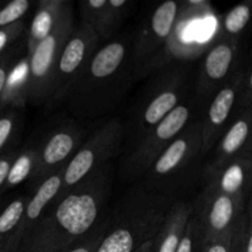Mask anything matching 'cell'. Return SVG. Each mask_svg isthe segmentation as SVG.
<instances>
[{
    "label": "cell",
    "instance_id": "cell-5",
    "mask_svg": "<svg viewBox=\"0 0 252 252\" xmlns=\"http://www.w3.org/2000/svg\"><path fill=\"white\" fill-rule=\"evenodd\" d=\"M218 17L206 0L181 1L179 15L166 43L150 63L145 76L171 63H191L217 41Z\"/></svg>",
    "mask_w": 252,
    "mask_h": 252
},
{
    "label": "cell",
    "instance_id": "cell-24",
    "mask_svg": "<svg viewBox=\"0 0 252 252\" xmlns=\"http://www.w3.org/2000/svg\"><path fill=\"white\" fill-rule=\"evenodd\" d=\"M37 157H38L37 140H31L24 148H19L16 158L12 161L9 175H7L5 192L20 186L31 179L32 174L36 169Z\"/></svg>",
    "mask_w": 252,
    "mask_h": 252
},
{
    "label": "cell",
    "instance_id": "cell-33",
    "mask_svg": "<svg viewBox=\"0 0 252 252\" xmlns=\"http://www.w3.org/2000/svg\"><path fill=\"white\" fill-rule=\"evenodd\" d=\"M19 148H12L9 152L0 155V196L5 193V185H6L7 175H9L10 167H11L12 161L16 158Z\"/></svg>",
    "mask_w": 252,
    "mask_h": 252
},
{
    "label": "cell",
    "instance_id": "cell-6",
    "mask_svg": "<svg viewBox=\"0 0 252 252\" xmlns=\"http://www.w3.org/2000/svg\"><path fill=\"white\" fill-rule=\"evenodd\" d=\"M202 158V123L198 116L170 143L137 185L176 199L177 192L196 175Z\"/></svg>",
    "mask_w": 252,
    "mask_h": 252
},
{
    "label": "cell",
    "instance_id": "cell-19",
    "mask_svg": "<svg viewBox=\"0 0 252 252\" xmlns=\"http://www.w3.org/2000/svg\"><path fill=\"white\" fill-rule=\"evenodd\" d=\"M192 211V202L175 201L166 213L159 231L153 239L152 252H176Z\"/></svg>",
    "mask_w": 252,
    "mask_h": 252
},
{
    "label": "cell",
    "instance_id": "cell-27",
    "mask_svg": "<svg viewBox=\"0 0 252 252\" xmlns=\"http://www.w3.org/2000/svg\"><path fill=\"white\" fill-rule=\"evenodd\" d=\"M231 252H252V221L250 202L231 229Z\"/></svg>",
    "mask_w": 252,
    "mask_h": 252
},
{
    "label": "cell",
    "instance_id": "cell-29",
    "mask_svg": "<svg viewBox=\"0 0 252 252\" xmlns=\"http://www.w3.org/2000/svg\"><path fill=\"white\" fill-rule=\"evenodd\" d=\"M32 2L29 0H11L0 1V29L11 26L24 20L25 15L30 11Z\"/></svg>",
    "mask_w": 252,
    "mask_h": 252
},
{
    "label": "cell",
    "instance_id": "cell-14",
    "mask_svg": "<svg viewBox=\"0 0 252 252\" xmlns=\"http://www.w3.org/2000/svg\"><path fill=\"white\" fill-rule=\"evenodd\" d=\"M181 1L169 0L155 6L132 32L133 58L138 78H144L150 63L169 39L179 15Z\"/></svg>",
    "mask_w": 252,
    "mask_h": 252
},
{
    "label": "cell",
    "instance_id": "cell-23",
    "mask_svg": "<svg viewBox=\"0 0 252 252\" xmlns=\"http://www.w3.org/2000/svg\"><path fill=\"white\" fill-rule=\"evenodd\" d=\"M29 93V56L22 52L12 65L6 79L4 96H2V110L16 108L24 110L27 105Z\"/></svg>",
    "mask_w": 252,
    "mask_h": 252
},
{
    "label": "cell",
    "instance_id": "cell-26",
    "mask_svg": "<svg viewBox=\"0 0 252 252\" xmlns=\"http://www.w3.org/2000/svg\"><path fill=\"white\" fill-rule=\"evenodd\" d=\"M22 110L4 108L0 111V155L12 149L22 126Z\"/></svg>",
    "mask_w": 252,
    "mask_h": 252
},
{
    "label": "cell",
    "instance_id": "cell-22",
    "mask_svg": "<svg viewBox=\"0 0 252 252\" xmlns=\"http://www.w3.org/2000/svg\"><path fill=\"white\" fill-rule=\"evenodd\" d=\"M63 170L56 172L51 177L44 180L37 189L32 191V194H30L29 202H27L26 209H25L24 221H22L21 240L26 235L27 231L43 216L49 204L57 198V196L61 192L62 181H63Z\"/></svg>",
    "mask_w": 252,
    "mask_h": 252
},
{
    "label": "cell",
    "instance_id": "cell-9",
    "mask_svg": "<svg viewBox=\"0 0 252 252\" xmlns=\"http://www.w3.org/2000/svg\"><path fill=\"white\" fill-rule=\"evenodd\" d=\"M125 132L121 118L115 117L103 123L90 137L84 140L63 170V181L59 194H63L79 182L122 154ZM58 194V196H59Z\"/></svg>",
    "mask_w": 252,
    "mask_h": 252
},
{
    "label": "cell",
    "instance_id": "cell-34",
    "mask_svg": "<svg viewBox=\"0 0 252 252\" xmlns=\"http://www.w3.org/2000/svg\"><path fill=\"white\" fill-rule=\"evenodd\" d=\"M230 241L231 230L216 240L204 241L201 252H231Z\"/></svg>",
    "mask_w": 252,
    "mask_h": 252
},
{
    "label": "cell",
    "instance_id": "cell-25",
    "mask_svg": "<svg viewBox=\"0 0 252 252\" xmlns=\"http://www.w3.org/2000/svg\"><path fill=\"white\" fill-rule=\"evenodd\" d=\"M252 2H241L231 7L221 19H218L217 41L223 39H240V34L248 27L251 20Z\"/></svg>",
    "mask_w": 252,
    "mask_h": 252
},
{
    "label": "cell",
    "instance_id": "cell-4",
    "mask_svg": "<svg viewBox=\"0 0 252 252\" xmlns=\"http://www.w3.org/2000/svg\"><path fill=\"white\" fill-rule=\"evenodd\" d=\"M123 122L122 155L192 95L191 63H171L154 71Z\"/></svg>",
    "mask_w": 252,
    "mask_h": 252
},
{
    "label": "cell",
    "instance_id": "cell-2",
    "mask_svg": "<svg viewBox=\"0 0 252 252\" xmlns=\"http://www.w3.org/2000/svg\"><path fill=\"white\" fill-rule=\"evenodd\" d=\"M138 79L132 32H120L100 44L63 98L75 120H96L115 110Z\"/></svg>",
    "mask_w": 252,
    "mask_h": 252
},
{
    "label": "cell",
    "instance_id": "cell-17",
    "mask_svg": "<svg viewBox=\"0 0 252 252\" xmlns=\"http://www.w3.org/2000/svg\"><path fill=\"white\" fill-rule=\"evenodd\" d=\"M202 181L203 186L220 193L249 201L252 185V157L219 166L207 164L202 172Z\"/></svg>",
    "mask_w": 252,
    "mask_h": 252
},
{
    "label": "cell",
    "instance_id": "cell-11",
    "mask_svg": "<svg viewBox=\"0 0 252 252\" xmlns=\"http://www.w3.org/2000/svg\"><path fill=\"white\" fill-rule=\"evenodd\" d=\"M85 132L76 121L61 120L49 128L46 134L37 140L38 157L37 165L29 180V186L33 191L44 180L66 166L76 150L85 140Z\"/></svg>",
    "mask_w": 252,
    "mask_h": 252
},
{
    "label": "cell",
    "instance_id": "cell-35",
    "mask_svg": "<svg viewBox=\"0 0 252 252\" xmlns=\"http://www.w3.org/2000/svg\"><path fill=\"white\" fill-rule=\"evenodd\" d=\"M152 241L153 240L147 241L145 244H143V245L140 246V248L135 252H152Z\"/></svg>",
    "mask_w": 252,
    "mask_h": 252
},
{
    "label": "cell",
    "instance_id": "cell-7",
    "mask_svg": "<svg viewBox=\"0 0 252 252\" xmlns=\"http://www.w3.org/2000/svg\"><path fill=\"white\" fill-rule=\"evenodd\" d=\"M198 116L199 110L191 95L149 130L129 152L122 155L120 162L121 179L139 181L170 143Z\"/></svg>",
    "mask_w": 252,
    "mask_h": 252
},
{
    "label": "cell",
    "instance_id": "cell-28",
    "mask_svg": "<svg viewBox=\"0 0 252 252\" xmlns=\"http://www.w3.org/2000/svg\"><path fill=\"white\" fill-rule=\"evenodd\" d=\"M203 243L204 236L201 224L196 217L191 214L176 252H201Z\"/></svg>",
    "mask_w": 252,
    "mask_h": 252
},
{
    "label": "cell",
    "instance_id": "cell-31",
    "mask_svg": "<svg viewBox=\"0 0 252 252\" xmlns=\"http://www.w3.org/2000/svg\"><path fill=\"white\" fill-rule=\"evenodd\" d=\"M25 51H26V38L19 42L14 48L10 49L5 56L0 58V111H2V96H4L7 75H9L10 70H11L16 59Z\"/></svg>",
    "mask_w": 252,
    "mask_h": 252
},
{
    "label": "cell",
    "instance_id": "cell-15",
    "mask_svg": "<svg viewBox=\"0 0 252 252\" xmlns=\"http://www.w3.org/2000/svg\"><path fill=\"white\" fill-rule=\"evenodd\" d=\"M249 202L250 199L244 201L202 186L196 201L192 203V214L201 224L204 241L216 240L230 231Z\"/></svg>",
    "mask_w": 252,
    "mask_h": 252
},
{
    "label": "cell",
    "instance_id": "cell-13",
    "mask_svg": "<svg viewBox=\"0 0 252 252\" xmlns=\"http://www.w3.org/2000/svg\"><path fill=\"white\" fill-rule=\"evenodd\" d=\"M239 57L240 39H223L216 42L202 56L192 93L199 113L214 94L240 68Z\"/></svg>",
    "mask_w": 252,
    "mask_h": 252
},
{
    "label": "cell",
    "instance_id": "cell-16",
    "mask_svg": "<svg viewBox=\"0 0 252 252\" xmlns=\"http://www.w3.org/2000/svg\"><path fill=\"white\" fill-rule=\"evenodd\" d=\"M81 22L88 25L101 42L117 36L134 7L132 0H89L79 2Z\"/></svg>",
    "mask_w": 252,
    "mask_h": 252
},
{
    "label": "cell",
    "instance_id": "cell-10",
    "mask_svg": "<svg viewBox=\"0 0 252 252\" xmlns=\"http://www.w3.org/2000/svg\"><path fill=\"white\" fill-rule=\"evenodd\" d=\"M73 6L69 2L54 31L37 44L29 56V93L27 103L46 106L53 80L54 69L66 41L73 32Z\"/></svg>",
    "mask_w": 252,
    "mask_h": 252
},
{
    "label": "cell",
    "instance_id": "cell-20",
    "mask_svg": "<svg viewBox=\"0 0 252 252\" xmlns=\"http://www.w3.org/2000/svg\"><path fill=\"white\" fill-rule=\"evenodd\" d=\"M68 4V0H41L37 2L36 11L26 32L27 54H31L37 44L54 31Z\"/></svg>",
    "mask_w": 252,
    "mask_h": 252
},
{
    "label": "cell",
    "instance_id": "cell-18",
    "mask_svg": "<svg viewBox=\"0 0 252 252\" xmlns=\"http://www.w3.org/2000/svg\"><path fill=\"white\" fill-rule=\"evenodd\" d=\"M252 107L243 111L226 128L214 145L213 159L208 164L219 166L234 160L252 157L251 152Z\"/></svg>",
    "mask_w": 252,
    "mask_h": 252
},
{
    "label": "cell",
    "instance_id": "cell-3",
    "mask_svg": "<svg viewBox=\"0 0 252 252\" xmlns=\"http://www.w3.org/2000/svg\"><path fill=\"white\" fill-rule=\"evenodd\" d=\"M176 199L130 189L106 214V229L96 252H135L153 240Z\"/></svg>",
    "mask_w": 252,
    "mask_h": 252
},
{
    "label": "cell",
    "instance_id": "cell-8",
    "mask_svg": "<svg viewBox=\"0 0 252 252\" xmlns=\"http://www.w3.org/2000/svg\"><path fill=\"white\" fill-rule=\"evenodd\" d=\"M251 107V68L241 65L214 94L199 113L202 123V154H208L236 117Z\"/></svg>",
    "mask_w": 252,
    "mask_h": 252
},
{
    "label": "cell",
    "instance_id": "cell-32",
    "mask_svg": "<svg viewBox=\"0 0 252 252\" xmlns=\"http://www.w3.org/2000/svg\"><path fill=\"white\" fill-rule=\"evenodd\" d=\"M105 219L106 217L95 226V228H94V230L91 231L90 234H88V235L84 236L83 239H80L75 245L71 246V248L68 249L65 252H96L101 240H102L103 234H105Z\"/></svg>",
    "mask_w": 252,
    "mask_h": 252
},
{
    "label": "cell",
    "instance_id": "cell-30",
    "mask_svg": "<svg viewBox=\"0 0 252 252\" xmlns=\"http://www.w3.org/2000/svg\"><path fill=\"white\" fill-rule=\"evenodd\" d=\"M26 30L27 22L25 20L0 29V58L14 48L19 42L26 38Z\"/></svg>",
    "mask_w": 252,
    "mask_h": 252
},
{
    "label": "cell",
    "instance_id": "cell-1",
    "mask_svg": "<svg viewBox=\"0 0 252 252\" xmlns=\"http://www.w3.org/2000/svg\"><path fill=\"white\" fill-rule=\"evenodd\" d=\"M112 164L57 196L22 238L17 252H65L90 234L107 214Z\"/></svg>",
    "mask_w": 252,
    "mask_h": 252
},
{
    "label": "cell",
    "instance_id": "cell-12",
    "mask_svg": "<svg viewBox=\"0 0 252 252\" xmlns=\"http://www.w3.org/2000/svg\"><path fill=\"white\" fill-rule=\"evenodd\" d=\"M101 43V39L88 25L80 22L78 26H74L57 62L49 97L44 107L52 110L63 103L68 89Z\"/></svg>",
    "mask_w": 252,
    "mask_h": 252
},
{
    "label": "cell",
    "instance_id": "cell-21",
    "mask_svg": "<svg viewBox=\"0 0 252 252\" xmlns=\"http://www.w3.org/2000/svg\"><path fill=\"white\" fill-rule=\"evenodd\" d=\"M29 198L30 194H24L0 206V252H17Z\"/></svg>",
    "mask_w": 252,
    "mask_h": 252
}]
</instances>
